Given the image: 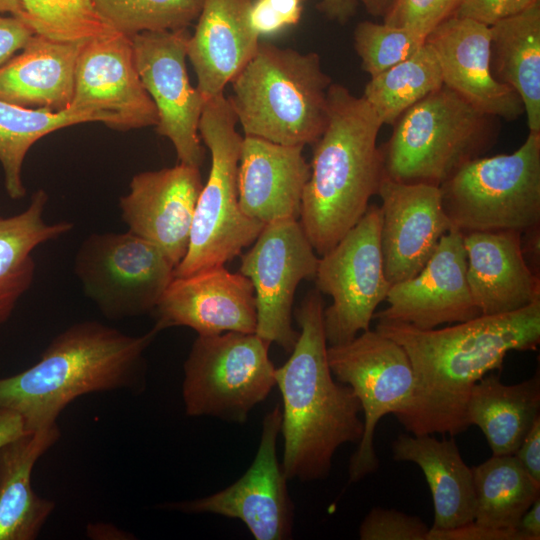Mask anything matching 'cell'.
Here are the masks:
<instances>
[{
  "instance_id": "1",
  "label": "cell",
  "mask_w": 540,
  "mask_h": 540,
  "mask_svg": "<svg viewBox=\"0 0 540 540\" xmlns=\"http://www.w3.org/2000/svg\"><path fill=\"white\" fill-rule=\"evenodd\" d=\"M375 330L405 350L413 369L412 399L396 417L399 422L414 435L455 436L470 426L466 406L475 383L488 372L501 370L508 352L537 349L540 301L444 328L378 320Z\"/></svg>"
},
{
  "instance_id": "2",
  "label": "cell",
  "mask_w": 540,
  "mask_h": 540,
  "mask_svg": "<svg viewBox=\"0 0 540 540\" xmlns=\"http://www.w3.org/2000/svg\"><path fill=\"white\" fill-rule=\"evenodd\" d=\"M323 311L321 293L310 291L295 311L300 332L291 355L275 370L283 401L281 464L287 480L326 478L336 450L359 443L364 431L360 401L330 370Z\"/></svg>"
},
{
  "instance_id": "3",
  "label": "cell",
  "mask_w": 540,
  "mask_h": 540,
  "mask_svg": "<svg viewBox=\"0 0 540 540\" xmlns=\"http://www.w3.org/2000/svg\"><path fill=\"white\" fill-rule=\"evenodd\" d=\"M160 331L132 336L97 321L56 335L26 370L0 378V408L18 413L27 431L48 428L78 397L140 387L144 354Z\"/></svg>"
},
{
  "instance_id": "4",
  "label": "cell",
  "mask_w": 540,
  "mask_h": 540,
  "mask_svg": "<svg viewBox=\"0 0 540 540\" xmlns=\"http://www.w3.org/2000/svg\"><path fill=\"white\" fill-rule=\"evenodd\" d=\"M325 129L313 144L299 223L318 255L330 250L365 214L384 176L377 146L382 123L361 96L340 84L328 89Z\"/></svg>"
},
{
  "instance_id": "5",
  "label": "cell",
  "mask_w": 540,
  "mask_h": 540,
  "mask_svg": "<svg viewBox=\"0 0 540 540\" xmlns=\"http://www.w3.org/2000/svg\"><path fill=\"white\" fill-rule=\"evenodd\" d=\"M231 83L228 100L245 136L304 147L323 133L331 79L317 53L259 42Z\"/></svg>"
},
{
  "instance_id": "6",
  "label": "cell",
  "mask_w": 540,
  "mask_h": 540,
  "mask_svg": "<svg viewBox=\"0 0 540 540\" xmlns=\"http://www.w3.org/2000/svg\"><path fill=\"white\" fill-rule=\"evenodd\" d=\"M497 117L485 114L444 84L407 109L380 147L384 175L440 186L497 141Z\"/></svg>"
},
{
  "instance_id": "7",
  "label": "cell",
  "mask_w": 540,
  "mask_h": 540,
  "mask_svg": "<svg viewBox=\"0 0 540 540\" xmlns=\"http://www.w3.org/2000/svg\"><path fill=\"white\" fill-rule=\"evenodd\" d=\"M224 93L205 102L199 134L211 154L199 194L187 252L174 269L180 277L224 264L252 245L265 224L246 216L238 202V165L243 137Z\"/></svg>"
},
{
  "instance_id": "8",
  "label": "cell",
  "mask_w": 540,
  "mask_h": 540,
  "mask_svg": "<svg viewBox=\"0 0 540 540\" xmlns=\"http://www.w3.org/2000/svg\"><path fill=\"white\" fill-rule=\"evenodd\" d=\"M439 187L451 226L463 234L539 226L540 132L511 154L465 163Z\"/></svg>"
},
{
  "instance_id": "9",
  "label": "cell",
  "mask_w": 540,
  "mask_h": 540,
  "mask_svg": "<svg viewBox=\"0 0 540 540\" xmlns=\"http://www.w3.org/2000/svg\"><path fill=\"white\" fill-rule=\"evenodd\" d=\"M270 345L256 333L198 335L183 367L186 414L245 423L276 385Z\"/></svg>"
},
{
  "instance_id": "10",
  "label": "cell",
  "mask_w": 540,
  "mask_h": 540,
  "mask_svg": "<svg viewBox=\"0 0 540 540\" xmlns=\"http://www.w3.org/2000/svg\"><path fill=\"white\" fill-rule=\"evenodd\" d=\"M174 269L161 249L130 231L91 234L74 259L85 296L112 320L153 311Z\"/></svg>"
},
{
  "instance_id": "11",
  "label": "cell",
  "mask_w": 540,
  "mask_h": 540,
  "mask_svg": "<svg viewBox=\"0 0 540 540\" xmlns=\"http://www.w3.org/2000/svg\"><path fill=\"white\" fill-rule=\"evenodd\" d=\"M380 230V207L370 205L318 260L316 289L332 298L323 311L328 345L349 342L368 330L376 308L386 299L391 283L384 273Z\"/></svg>"
},
{
  "instance_id": "12",
  "label": "cell",
  "mask_w": 540,
  "mask_h": 540,
  "mask_svg": "<svg viewBox=\"0 0 540 540\" xmlns=\"http://www.w3.org/2000/svg\"><path fill=\"white\" fill-rule=\"evenodd\" d=\"M327 361L334 378L350 386L364 413V431L349 462V481L362 480L379 466L373 440L379 420L396 417L409 406L414 374L405 350L377 330H366L351 341L328 345Z\"/></svg>"
},
{
  "instance_id": "13",
  "label": "cell",
  "mask_w": 540,
  "mask_h": 540,
  "mask_svg": "<svg viewBox=\"0 0 540 540\" xmlns=\"http://www.w3.org/2000/svg\"><path fill=\"white\" fill-rule=\"evenodd\" d=\"M317 253L298 220L267 223L241 255L239 272L253 286L256 334L291 352L299 336L292 327V305L297 286L315 277Z\"/></svg>"
},
{
  "instance_id": "14",
  "label": "cell",
  "mask_w": 540,
  "mask_h": 540,
  "mask_svg": "<svg viewBox=\"0 0 540 540\" xmlns=\"http://www.w3.org/2000/svg\"><path fill=\"white\" fill-rule=\"evenodd\" d=\"M187 28L143 32L131 37L141 82L153 100L156 131L173 144L180 163L200 167L204 158L199 122L205 104L186 69Z\"/></svg>"
},
{
  "instance_id": "15",
  "label": "cell",
  "mask_w": 540,
  "mask_h": 540,
  "mask_svg": "<svg viewBox=\"0 0 540 540\" xmlns=\"http://www.w3.org/2000/svg\"><path fill=\"white\" fill-rule=\"evenodd\" d=\"M281 422L282 410L276 405L263 419L260 443L252 464L232 485L206 497L166 503L163 508L238 519L256 540L291 538L293 503L276 453Z\"/></svg>"
},
{
  "instance_id": "16",
  "label": "cell",
  "mask_w": 540,
  "mask_h": 540,
  "mask_svg": "<svg viewBox=\"0 0 540 540\" xmlns=\"http://www.w3.org/2000/svg\"><path fill=\"white\" fill-rule=\"evenodd\" d=\"M70 107L95 112L116 130L157 125V109L139 77L130 37L115 32L83 43Z\"/></svg>"
},
{
  "instance_id": "17",
  "label": "cell",
  "mask_w": 540,
  "mask_h": 540,
  "mask_svg": "<svg viewBox=\"0 0 540 540\" xmlns=\"http://www.w3.org/2000/svg\"><path fill=\"white\" fill-rule=\"evenodd\" d=\"M466 269L463 233L452 227L415 276L391 285L385 299L388 306L374 318L432 329L480 316Z\"/></svg>"
},
{
  "instance_id": "18",
  "label": "cell",
  "mask_w": 540,
  "mask_h": 540,
  "mask_svg": "<svg viewBox=\"0 0 540 540\" xmlns=\"http://www.w3.org/2000/svg\"><path fill=\"white\" fill-rule=\"evenodd\" d=\"M377 194L383 267L392 285L415 276L452 226L439 186L404 183L384 175Z\"/></svg>"
},
{
  "instance_id": "19",
  "label": "cell",
  "mask_w": 540,
  "mask_h": 540,
  "mask_svg": "<svg viewBox=\"0 0 540 540\" xmlns=\"http://www.w3.org/2000/svg\"><path fill=\"white\" fill-rule=\"evenodd\" d=\"M203 187L198 167L179 163L133 176L119 201L128 231L153 243L176 267L185 256Z\"/></svg>"
},
{
  "instance_id": "20",
  "label": "cell",
  "mask_w": 540,
  "mask_h": 540,
  "mask_svg": "<svg viewBox=\"0 0 540 540\" xmlns=\"http://www.w3.org/2000/svg\"><path fill=\"white\" fill-rule=\"evenodd\" d=\"M159 331L189 327L198 335L255 333L257 310L251 281L216 266L174 277L153 310Z\"/></svg>"
},
{
  "instance_id": "21",
  "label": "cell",
  "mask_w": 540,
  "mask_h": 540,
  "mask_svg": "<svg viewBox=\"0 0 540 540\" xmlns=\"http://www.w3.org/2000/svg\"><path fill=\"white\" fill-rule=\"evenodd\" d=\"M440 65L443 84L477 110L507 121L524 114L523 103L490 69V28L451 16L426 38Z\"/></svg>"
},
{
  "instance_id": "22",
  "label": "cell",
  "mask_w": 540,
  "mask_h": 540,
  "mask_svg": "<svg viewBox=\"0 0 540 540\" xmlns=\"http://www.w3.org/2000/svg\"><path fill=\"white\" fill-rule=\"evenodd\" d=\"M303 148L243 137L237 184L239 206L246 216L263 224L299 219L311 173Z\"/></svg>"
},
{
  "instance_id": "23",
  "label": "cell",
  "mask_w": 540,
  "mask_h": 540,
  "mask_svg": "<svg viewBox=\"0 0 540 540\" xmlns=\"http://www.w3.org/2000/svg\"><path fill=\"white\" fill-rule=\"evenodd\" d=\"M466 276L481 315L517 311L540 301V280L523 251L522 233L486 231L463 234Z\"/></svg>"
},
{
  "instance_id": "24",
  "label": "cell",
  "mask_w": 540,
  "mask_h": 540,
  "mask_svg": "<svg viewBox=\"0 0 540 540\" xmlns=\"http://www.w3.org/2000/svg\"><path fill=\"white\" fill-rule=\"evenodd\" d=\"M251 4L252 0H203L187 57L205 102L223 94L257 50L260 41L250 22Z\"/></svg>"
},
{
  "instance_id": "25",
  "label": "cell",
  "mask_w": 540,
  "mask_h": 540,
  "mask_svg": "<svg viewBox=\"0 0 540 540\" xmlns=\"http://www.w3.org/2000/svg\"><path fill=\"white\" fill-rule=\"evenodd\" d=\"M83 43L34 34L19 53L0 66V100L51 111L69 108Z\"/></svg>"
},
{
  "instance_id": "26",
  "label": "cell",
  "mask_w": 540,
  "mask_h": 540,
  "mask_svg": "<svg viewBox=\"0 0 540 540\" xmlns=\"http://www.w3.org/2000/svg\"><path fill=\"white\" fill-rule=\"evenodd\" d=\"M57 424L22 436L0 448V540L36 539L55 503L37 495L31 476L37 461L60 439Z\"/></svg>"
},
{
  "instance_id": "27",
  "label": "cell",
  "mask_w": 540,
  "mask_h": 540,
  "mask_svg": "<svg viewBox=\"0 0 540 540\" xmlns=\"http://www.w3.org/2000/svg\"><path fill=\"white\" fill-rule=\"evenodd\" d=\"M392 452L395 460L413 462L423 471L433 498V529H451L474 521L472 469L453 439L400 434L392 444Z\"/></svg>"
},
{
  "instance_id": "28",
  "label": "cell",
  "mask_w": 540,
  "mask_h": 540,
  "mask_svg": "<svg viewBox=\"0 0 540 540\" xmlns=\"http://www.w3.org/2000/svg\"><path fill=\"white\" fill-rule=\"evenodd\" d=\"M539 372L518 384L506 385L489 374L472 387L466 406L469 425L478 426L493 455H514L540 417Z\"/></svg>"
},
{
  "instance_id": "29",
  "label": "cell",
  "mask_w": 540,
  "mask_h": 540,
  "mask_svg": "<svg viewBox=\"0 0 540 540\" xmlns=\"http://www.w3.org/2000/svg\"><path fill=\"white\" fill-rule=\"evenodd\" d=\"M489 28L491 73L520 97L529 132H540V2Z\"/></svg>"
},
{
  "instance_id": "30",
  "label": "cell",
  "mask_w": 540,
  "mask_h": 540,
  "mask_svg": "<svg viewBox=\"0 0 540 540\" xmlns=\"http://www.w3.org/2000/svg\"><path fill=\"white\" fill-rule=\"evenodd\" d=\"M47 201L46 192L38 190L24 211L0 217V325L10 317L18 300L32 284L33 250L73 228L68 221L49 223L44 219Z\"/></svg>"
},
{
  "instance_id": "31",
  "label": "cell",
  "mask_w": 540,
  "mask_h": 540,
  "mask_svg": "<svg viewBox=\"0 0 540 540\" xmlns=\"http://www.w3.org/2000/svg\"><path fill=\"white\" fill-rule=\"evenodd\" d=\"M476 499L474 521L496 529H516L540 496L536 481L515 455H493L471 468Z\"/></svg>"
},
{
  "instance_id": "32",
  "label": "cell",
  "mask_w": 540,
  "mask_h": 540,
  "mask_svg": "<svg viewBox=\"0 0 540 540\" xmlns=\"http://www.w3.org/2000/svg\"><path fill=\"white\" fill-rule=\"evenodd\" d=\"M102 122L99 114L69 107L62 111L28 108L0 100V163L10 198L25 196L22 165L31 146L40 138L64 127Z\"/></svg>"
},
{
  "instance_id": "33",
  "label": "cell",
  "mask_w": 540,
  "mask_h": 540,
  "mask_svg": "<svg viewBox=\"0 0 540 540\" xmlns=\"http://www.w3.org/2000/svg\"><path fill=\"white\" fill-rule=\"evenodd\" d=\"M442 85L437 56L425 41L413 55L371 77L362 97L382 125H393L407 109Z\"/></svg>"
},
{
  "instance_id": "34",
  "label": "cell",
  "mask_w": 540,
  "mask_h": 540,
  "mask_svg": "<svg viewBox=\"0 0 540 540\" xmlns=\"http://www.w3.org/2000/svg\"><path fill=\"white\" fill-rule=\"evenodd\" d=\"M22 20L34 34L61 42H85L117 32L92 0H19Z\"/></svg>"
},
{
  "instance_id": "35",
  "label": "cell",
  "mask_w": 540,
  "mask_h": 540,
  "mask_svg": "<svg viewBox=\"0 0 540 540\" xmlns=\"http://www.w3.org/2000/svg\"><path fill=\"white\" fill-rule=\"evenodd\" d=\"M101 16L128 37L187 28L200 14L203 0H92Z\"/></svg>"
},
{
  "instance_id": "36",
  "label": "cell",
  "mask_w": 540,
  "mask_h": 540,
  "mask_svg": "<svg viewBox=\"0 0 540 540\" xmlns=\"http://www.w3.org/2000/svg\"><path fill=\"white\" fill-rule=\"evenodd\" d=\"M426 39L405 29L363 21L354 30L362 68L374 77L413 55Z\"/></svg>"
},
{
  "instance_id": "37",
  "label": "cell",
  "mask_w": 540,
  "mask_h": 540,
  "mask_svg": "<svg viewBox=\"0 0 540 540\" xmlns=\"http://www.w3.org/2000/svg\"><path fill=\"white\" fill-rule=\"evenodd\" d=\"M459 0H394L384 15V24L427 36L451 17Z\"/></svg>"
},
{
  "instance_id": "38",
  "label": "cell",
  "mask_w": 540,
  "mask_h": 540,
  "mask_svg": "<svg viewBox=\"0 0 540 540\" xmlns=\"http://www.w3.org/2000/svg\"><path fill=\"white\" fill-rule=\"evenodd\" d=\"M428 526L416 516L395 509L373 508L359 528L361 540H427Z\"/></svg>"
},
{
  "instance_id": "39",
  "label": "cell",
  "mask_w": 540,
  "mask_h": 540,
  "mask_svg": "<svg viewBox=\"0 0 540 540\" xmlns=\"http://www.w3.org/2000/svg\"><path fill=\"white\" fill-rule=\"evenodd\" d=\"M303 0H252L251 26L257 35H273L296 25L302 16Z\"/></svg>"
},
{
  "instance_id": "40",
  "label": "cell",
  "mask_w": 540,
  "mask_h": 540,
  "mask_svg": "<svg viewBox=\"0 0 540 540\" xmlns=\"http://www.w3.org/2000/svg\"><path fill=\"white\" fill-rule=\"evenodd\" d=\"M537 2L540 0H459L452 16L491 26L521 13Z\"/></svg>"
},
{
  "instance_id": "41",
  "label": "cell",
  "mask_w": 540,
  "mask_h": 540,
  "mask_svg": "<svg viewBox=\"0 0 540 540\" xmlns=\"http://www.w3.org/2000/svg\"><path fill=\"white\" fill-rule=\"evenodd\" d=\"M427 540H525L517 529H496L475 521L451 528H430Z\"/></svg>"
},
{
  "instance_id": "42",
  "label": "cell",
  "mask_w": 540,
  "mask_h": 540,
  "mask_svg": "<svg viewBox=\"0 0 540 540\" xmlns=\"http://www.w3.org/2000/svg\"><path fill=\"white\" fill-rule=\"evenodd\" d=\"M34 32L15 16L0 15V66L19 52Z\"/></svg>"
},
{
  "instance_id": "43",
  "label": "cell",
  "mask_w": 540,
  "mask_h": 540,
  "mask_svg": "<svg viewBox=\"0 0 540 540\" xmlns=\"http://www.w3.org/2000/svg\"><path fill=\"white\" fill-rule=\"evenodd\" d=\"M514 455L526 471L540 482V417L536 419Z\"/></svg>"
},
{
  "instance_id": "44",
  "label": "cell",
  "mask_w": 540,
  "mask_h": 540,
  "mask_svg": "<svg viewBox=\"0 0 540 540\" xmlns=\"http://www.w3.org/2000/svg\"><path fill=\"white\" fill-rule=\"evenodd\" d=\"M22 417L9 409L0 408V448L26 432Z\"/></svg>"
},
{
  "instance_id": "45",
  "label": "cell",
  "mask_w": 540,
  "mask_h": 540,
  "mask_svg": "<svg viewBox=\"0 0 540 540\" xmlns=\"http://www.w3.org/2000/svg\"><path fill=\"white\" fill-rule=\"evenodd\" d=\"M357 5V0H322L317 8L329 20L345 24L354 16Z\"/></svg>"
},
{
  "instance_id": "46",
  "label": "cell",
  "mask_w": 540,
  "mask_h": 540,
  "mask_svg": "<svg viewBox=\"0 0 540 540\" xmlns=\"http://www.w3.org/2000/svg\"><path fill=\"white\" fill-rule=\"evenodd\" d=\"M516 529L523 535L525 540L540 539V496L522 515Z\"/></svg>"
},
{
  "instance_id": "47",
  "label": "cell",
  "mask_w": 540,
  "mask_h": 540,
  "mask_svg": "<svg viewBox=\"0 0 540 540\" xmlns=\"http://www.w3.org/2000/svg\"><path fill=\"white\" fill-rule=\"evenodd\" d=\"M361 3L366 11L373 16H381L387 13L394 0H357Z\"/></svg>"
},
{
  "instance_id": "48",
  "label": "cell",
  "mask_w": 540,
  "mask_h": 540,
  "mask_svg": "<svg viewBox=\"0 0 540 540\" xmlns=\"http://www.w3.org/2000/svg\"><path fill=\"white\" fill-rule=\"evenodd\" d=\"M22 10L19 0H0V13H10L12 16H20Z\"/></svg>"
}]
</instances>
